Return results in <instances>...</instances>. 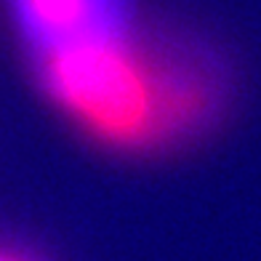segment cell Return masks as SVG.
<instances>
[{
  "label": "cell",
  "instance_id": "6da1fadb",
  "mask_svg": "<svg viewBox=\"0 0 261 261\" xmlns=\"http://www.w3.org/2000/svg\"><path fill=\"white\" fill-rule=\"evenodd\" d=\"M45 99L93 141L152 155L211 134L232 101V67L195 35L123 38L30 56Z\"/></svg>",
  "mask_w": 261,
  "mask_h": 261
},
{
  "label": "cell",
  "instance_id": "7a4b0ae2",
  "mask_svg": "<svg viewBox=\"0 0 261 261\" xmlns=\"http://www.w3.org/2000/svg\"><path fill=\"white\" fill-rule=\"evenodd\" d=\"M30 56L104 43L134 30V0H8Z\"/></svg>",
  "mask_w": 261,
  "mask_h": 261
},
{
  "label": "cell",
  "instance_id": "3957f363",
  "mask_svg": "<svg viewBox=\"0 0 261 261\" xmlns=\"http://www.w3.org/2000/svg\"><path fill=\"white\" fill-rule=\"evenodd\" d=\"M0 261H30V258L16 253V251H3V248H0Z\"/></svg>",
  "mask_w": 261,
  "mask_h": 261
}]
</instances>
